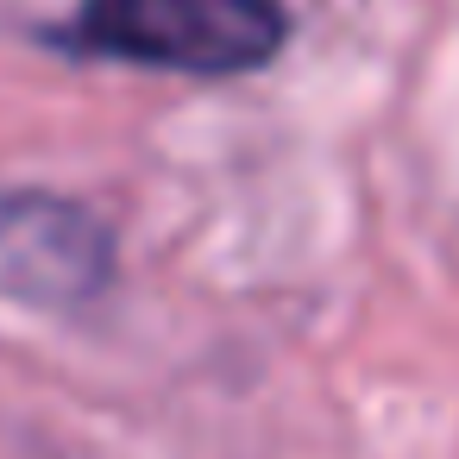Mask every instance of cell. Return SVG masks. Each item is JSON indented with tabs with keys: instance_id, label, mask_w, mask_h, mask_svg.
Masks as SVG:
<instances>
[{
	"instance_id": "6da1fadb",
	"label": "cell",
	"mask_w": 459,
	"mask_h": 459,
	"mask_svg": "<svg viewBox=\"0 0 459 459\" xmlns=\"http://www.w3.org/2000/svg\"><path fill=\"white\" fill-rule=\"evenodd\" d=\"M39 39L64 57L170 76H252L290 45L283 0H76Z\"/></svg>"
},
{
	"instance_id": "7a4b0ae2",
	"label": "cell",
	"mask_w": 459,
	"mask_h": 459,
	"mask_svg": "<svg viewBox=\"0 0 459 459\" xmlns=\"http://www.w3.org/2000/svg\"><path fill=\"white\" fill-rule=\"evenodd\" d=\"M114 277V233L95 208L51 189H0V296L82 308Z\"/></svg>"
}]
</instances>
